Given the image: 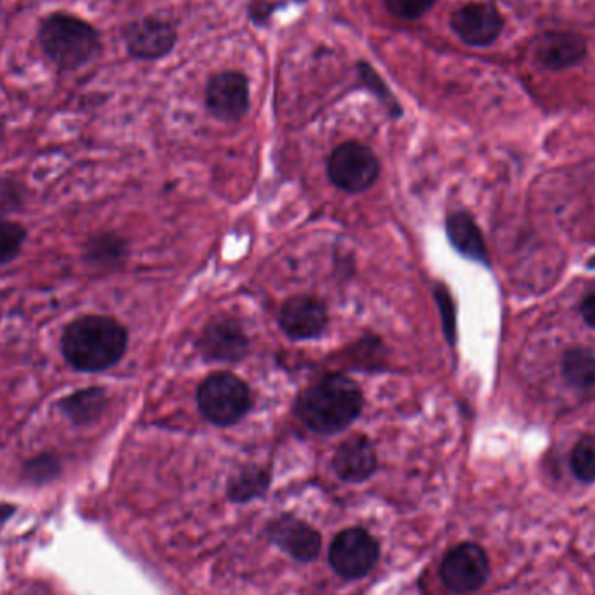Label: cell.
<instances>
[{"label":"cell","mask_w":595,"mask_h":595,"mask_svg":"<svg viewBox=\"0 0 595 595\" xmlns=\"http://www.w3.org/2000/svg\"><path fill=\"white\" fill-rule=\"evenodd\" d=\"M363 406V390L354 379L327 375L298 397L296 415L312 432L333 436L351 427Z\"/></svg>","instance_id":"cell-1"},{"label":"cell","mask_w":595,"mask_h":595,"mask_svg":"<svg viewBox=\"0 0 595 595\" xmlns=\"http://www.w3.org/2000/svg\"><path fill=\"white\" fill-rule=\"evenodd\" d=\"M62 348L77 372H105L126 354L127 333L115 319L87 315L66 327Z\"/></svg>","instance_id":"cell-2"},{"label":"cell","mask_w":595,"mask_h":595,"mask_svg":"<svg viewBox=\"0 0 595 595\" xmlns=\"http://www.w3.org/2000/svg\"><path fill=\"white\" fill-rule=\"evenodd\" d=\"M42 51L62 69L86 65L102 50L100 35L87 21L70 14H53L39 30Z\"/></svg>","instance_id":"cell-3"},{"label":"cell","mask_w":595,"mask_h":595,"mask_svg":"<svg viewBox=\"0 0 595 595\" xmlns=\"http://www.w3.org/2000/svg\"><path fill=\"white\" fill-rule=\"evenodd\" d=\"M197 404L212 425L232 427L251 409V392L244 379L233 373H212L199 385Z\"/></svg>","instance_id":"cell-4"},{"label":"cell","mask_w":595,"mask_h":595,"mask_svg":"<svg viewBox=\"0 0 595 595\" xmlns=\"http://www.w3.org/2000/svg\"><path fill=\"white\" fill-rule=\"evenodd\" d=\"M330 180L348 194L366 192L378 180V157L359 142H347L335 148L327 163Z\"/></svg>","instance_id":"cell-5"},{"label":"cell","mask_w":595,"mask_h":595,"mask_svg":"<svg viewBox=\"0 0 595 595\" xmlns=\"http://www.w3.org/2000/svg\"><path fill=\"white\" fill-rule=\"evenodd\" d=\"M440 578L455 594H472L490 578V559L473 543L455 546L442 561Z\"/></svg>","instance_id":"cell-6"},{"label":"cell","mask_w":595,"mask_h":595,"mask_svg":"<svg viewBox=\"0 0 595 595\" xmlns=\"http://www.w3.org/2000/svg\"><path fill=\"white\" fill-rule=\"evenodd\" d=\"M379 545L361 528L342 531L331 543L330 563L343 578H363L378 561Z\"/></svg>","instance_id":"cell-7"},{"label":"cell","mask_w":595,"mask_h":595,"mask_svg":"<svg viewBox=\"0 0 595 595\" xmlns=\"http://www.w3.org/2000/svg\"><path fill=\"white\" fill-rule=\"evenodd\" d=\"M505 20L490 2H470L451 17V29L463 44L488 48L502 35Z\"/></svg>","instance_id":"cell-8"},{"label":"cell","mask_w":595,"mask_h":595,"mask_svg":"<svg viewBox=\"0 0 595 595\" xmlns=\"http://www.w3.org/2000/svg\"><path fill=\"white\" fill-rule=\"evenodd\" d=\"M206 105L218 121H241L251 105L248 77L241 72H221L215 75L206 87Z\"/></svg>","instance_id":"cell-9"},{"label":"cell","mask_w":595,"mask_h":595,"mask_svg":"<svg viewBox=\"0 0 595 595\" xmlns=\"http://www.w3.org/2000/svg\"><path fill=\"white\" fill-rule=\"evenodd\" d=\"M282 331L296 342L315 340L327 327V306L315 296H293L282 305L279 315Z\"/></svg>","instance_id":"cell-10"},{"label":"cell","mask_w":595,"mask_h":595,"mask_svg":"<svg viewBox=\"0 0 595 595\" xmlns=\"http://www.w3.org/2000/svg\"><path fill=\"white\" fill-rule=\"evenodd\" d=\"M249 352V338L233 319H217L200 336V354L209 363H237Z\"/></svg>","instance_id":"cell-11"},{"label":"cell","mask_w":595,"mask_h":595,"mask_svg":"<svg viewBox=\"0 0 595 595\" xmlns=\"http://www.w3.org/2000/svg\"><path fill=\"white\" fill-rule=\"evenodd\" d=\"M124 39H126V48L131 56L152 62L171 53L178 33L169 21L145 18V20L131 23L124 33Z\"/></svg>","instance_id":"cell-12"},{"label":"cell","mask_w":595,"mask_h":595,"mask_svg":"<svg viewBox=\"0 0 595 595\" xmlns=\"http://www.w3.org/2000/svg\"><path fill=\"white\" fill-rule=\"evenodd\" d=\"M587 41L576 32L551 30L534 42V60L552 72L571 69L587 56Z\"/></svg>","instance_id":"cell-13"},{"label":"cell","mask_w":595,"mask_h":595,"mask_svg":"<svg viewBox=\"0 0 595 595\" xmlns=\"http://www.w3.org/2000/svg\"><path fill=\"white\" fill-rule=\"evenodd\" d=\"M375 448L366 436H352L343 440L333 458V469L345 482H363L375 473Z\"/></svg>","instance_id":"cell-14"},{"label":"cell","mask_w":595,"mask_h":595,"mask_svg":"<svg viewBox=\"0 0 595 595\" xmlns=\"http://www.w3.org/2000/svg\"><path fill=\"white\" fill-rule=\"evenodd\" d=\"M270 539L275 545L281 546L282 551L302 563H311L321 552V534L305 522L290 515L273 522Z\"/></svg>","instance_id":"cell-15"},{"label":"cell","mask_w":595,"mask_h":595,"mask_svg":"<svg viewBox=\"0 0 595 595\" xmlns=\"http://www.w3.org/2000/svg\"><path fill=\"white\" fill-rule=\"evenodd\" d=\"M446 232H448L449 242L453 244L458 253L470 260L481 261L486 265L490 263L484 237L470 215L467 212L451 215L446 221Z\"/></svg>","instance_id":"cell-16"},{"label":"cell","mask_w":595,"mask_h":595,"mask_svg":"<svg viewBox=\"0 0 595 595\" xmlns=\"http://www.w3.org/2000/svg\"><path fill=\"white\" fill-rule=\"evenodd\" d=\"M106 408V394L102 388L79 390L60 403V409L74 424H91L98 420Z\"/></svg>","instance_id":"cell-17"},{"label":"cell","mask_w":595,"mask_h":595,"mask_svg":"<svg viewBox=\"0 0 595 595\" xmlns=\"http://www.w3.org/2000/svg\"><path fill=\"white\" fill-rule=\"evenodd\" d=\"M563 375L573 387L591 390L595 387V355L587 348H571L564 354Z\"/></svg>","instance_id":"cell-18"},{"label":"cell","mask_w":595,"mask_h":595,"mask_svg":"<svg viewBox=\"0 0 595 595\" xmlns=\"http://www.w3.org/2000/svg\"><path fill=\"white\" fill-rule=\"evenodd\" d=\"M269 484L270 473L265 469L248 467V469H242L241 472L230 479L227 493H229L230 500H233V502H249V500L265 493Z\"/></svg>","instance_id":"cell-19"},{"label":"cell","mask_w":595,"mask_h":595,"mask_svg":"<svg viewBox=\"0 0 595 595\" xmlns=\"http://www.w3.org/2000/svg\"><path fill=\"white\" fill-rule=\"evenodd\" d=\"M571 470L582 482L595 481V436H583L571 451Z\"/></svg>","instance_id":"cell-20"},{"label":"cell","mask_w":595,"mask_h":595,"mask_svg":"<svg viewBox=\"0 0 595 595\" xmlns=\"http://www.w3.org/2000/svg\"><path fill=\"white\" fill-rule=\"evenodd\" d=\"M25 236V229L20 223L0 220V265H4L20 253Z\"/></svg>","instance_id":"cell-21"},{"label":"cell","mask_w":595,"mask_h":595,"mask_svg":"<svg viewBox=\"0 0 595 595\" xmlns=\"http://www.w3.org/2000/svg\"><path fill=\"white\" fill-rule=\"evenodd\" d=\"M124 257V242L114 236L96 237L90 244V258L96 263H114Z\"/></svg>","instance_id":"cell-22"},{"label":"cell","mask_w":595,"mask_h":595,"mask_svg":"<svg viewBox=\"0 0 595 595\" xmlns=\"http://www.w3.org/2000/svg\"><path fill=\"white\" fill-rule=\"evenodd\" d=\"M436 302L439 306L440 317H442V327H445V335L451 345L457 342V314H455V303L451 300V294L446 290L445 285H437Z\"/></svg>","instance_id":"cell-23"},{"label":"cell","mask_w":595,"mask_h":595,"mask_svg":"<svg viewBox=\"0 0 595 595\" xmlns=\"http://www.w3.org/2000/svg\"><path fill=\"white\" fill-rule=\"evenodd\" d=\"M437 0H385L388 11L400 20H418L436 6Z\"/></svg>","instance_id":"cell-24"},{"label":"cell","mask_w":595,"mask_h":595,"mask_svg":"<svg viewBox=\"0 0 595 595\" xmlns=\"http://www.w3.org/2000/svg\"><path fill=\"white\" fill-rule=\"evenodd\" d=\"M58 472H60V461L53 455H41V457L30 460L25 466L27 478L38 482V484L56 478Z\"/></svg>","instance_id":"cell-25"},{"label":"cell","mask_w":595,"mask_h":595,"mask_svg":"<svg viewBox=\"0 0 595 595\" xmlns=\"http://www.w3.org/2000/svg\"><path fill=\"white\" fill-rule=\"evenodd\" d=\"M359 66L361 75H363L364 82H366L367 86H369V90L375 91L376 96H378V98L382 100V102H384L388 108H390L392 114L399 115V105H397V102L394 100V96H392L390 91H388L387 86H385V82L382 81V79L378 77V74H376L375 70H373V66L366 65V63H361Z\"/></svg>","instance_id":"cell-26"},{"label":"cell","mask_w":595,"mask_h":595,"mask_svg":"<svg viewBox=\"0 0 595 595\" xmlns=\"http://www.w3.org/2000/svg\"><path fill=\"white\" fill-rule=\"evenodd\" d=\"M580 311H582L585 323L591 327H595V288L587 294V296L583 298Z\"/></svg>","instance_id":"cell-27"},{"label":"cell","mask_w":595,"mask_h":595,"mask_svg":"<svg viewBox=\"0 0 595 595\" xmlns=\"http://www.w3.org/2000/svg\"><path fill=\"white\" fill-rule=\"evenodd\" d=\"M14 514V507L8 505V503H0V526L8 521L11 515Z\"/></svg>","instance_id":"cell-28"},{"label":"cell","mask_w":595,"mask_h":595,"mask_svg":"<svg viewBox=\"0 0 595 595\" xmlns=\"http://www.w3.org/2000/svg\"><path fill=\"white\" fill-rule=\"evenodd\" d=\"M591 267H595V257L594 260L591 261Z\"/></svg>","instance_id":"cell-29"}]
</instances>
